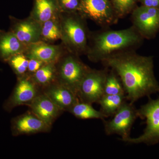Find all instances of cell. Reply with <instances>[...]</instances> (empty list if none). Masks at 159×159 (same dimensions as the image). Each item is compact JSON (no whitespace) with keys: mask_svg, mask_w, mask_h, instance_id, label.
I'll list each match as a JSON object with an SVG mask.
<instances>
[{"mask_svg":"<svg viewBox=\"0 0 159 159\" xmlns=\"http://www.w3.org/2000/svg\"><path fill=\"white\" fill-rule=\"evenodd\" d=\"M139 118L146 119V126L142 135L138 138L129 137L123 142L130 144L144 143L154 145L159 142V98H149L147 103L138 109Z\"/></svg>","mask_w":159,"mask_h":159,"instance_id":"5b68a950","label":"cell"},{"mask_svg":"<svg viewBox=\"0 0 159 159\" xmlns=\"http://www.w3.org/2000/svg\"><path fill=\"white\" fill-rule=\"evenodd\" d=\"M142 6L152 8H159V0H140Z\"/></svg>","mask_w":159,"mask_h":159,"instance_id":"4316f807","label":"cell"},{"mask_svg":"<svg viewBox=\"0 0 159 159\" xmlns=\"http://www.w3.org/2000/svg\"><path fill=\"white\" fill-rule=\"evenodd\" d=\"M57 0H33V7L30 16L42 24L61 13Z\"/></svg>","mask_w":159,"mask_h":159,"instance_id":"e0dca14e","label":"cell"},{"mask_svg":"<svg viewBox=\"0 0 159 159\" xmlns=\"http://www.w3.org/2000/svg\"><path fill=\"white\" fill-rule=\"evenodd\" d=\"M126 100L125 94L103 95L97 103L100 106L99 111L107 118L112 116Z\"/></svg>","mask_w":159,"mask_h":159,"instance_id":"d6986e66","label":"cell"},{"mask_svg":"<svg viewBox=\"0 0 159 159\" xmlns=\"http://www.w3.org/2000/svg\"><path fill=\"white\" fill-rule=\"evenodd\" d=\"M85 20L79 12H61L60 15L61 40L68 51L77 56L86 54L88 49L91 32Z\"/></svg>","mask_w":159,"mask_h":159,"instance_id":"3957f363","label":"cell"},{"mask_svg":"<svg viewBox=\"0 0 159 159\" xmlns=\"http://www.w3.org/2000/svg\"><path fill=\"white\" fill-rule=\"evenodd\" d=\"M73 116L80 119H99L105 120L106 117L99 111L92 106V104L79 100L68 111Z\"/></svg>","mask_w":159,"mask_h":159,"instance_id":"ffe728a7","label":"cell"},{"mask_svg":"<svg viewBox=\"0 0 159 159\" xmlns=\"http://www.w3.org/2000/svg\"><path fill=\"white\" fill-rule=\"evenodd\" d=\"M102 63L114 71L120 78L127 100L131 103L144 97L159 93V84L155 77L153 58L125 51L107 58Z\"/></svg>","mask_w":159,"mask_h":159,"instance_id":"6da1fadb","label":"cell"},{"mask_svg":"<svg viewBox=\"0 0 159 159\" xmlns=\"http://www.w3.org/2000/svg\"><path fill=\"white\" fill-rule=\"evenodd\" d=\"M112 116L110 120L103 121L106 134L119 135L122 141L130 137L132 127L139 117L138 109L133 103L125 101Z\"/></svg>","mask_w":159,"mask_h":159,"instance_id":"8992f818","label":"cell"},{"mask_svg":"<svg viewBox=\"0 0 159 159\" xmlns=\"http://www.w3.org/2000/svg\"><path fill=\"white\" fill-rule=\"evenodd\" d=\"M28 106L33 114L51 127L63 112L42 91Z\"/></svg>","mask_w":159,"mask_h":159,"instance_id":"5bb4252c","label":"cell"},{"mask_svg":"<svg viewBox=\"0 0 159 159\" xmlns=\"http://www.w3.org/2000/svg\"><path fill=\"white\" fill-rule=\"evenodd\" d=\"M108 68L90 69L80 84L77 96L80 101L92 104L98 102L104 95V85Z\"/></svg>","mask_w":159,"mask_h":159,"instance_id":"52a82bcc","label":"cell"},{"mask_svg":"<svg viewBox=\"0 0 159 159\" xmlns=\"http://www.w3.org/2000/svg\"><path fill=\"white\" fill-rule=\"evenodd\" d=\"M133 26L143 38L150 39L159 30V8L142 6L132 13Z\"/></svg>","mask_w":159,"mask_h":159,"instance_id":"30bf717a","label":"cell"},{"mask_svg":"<svg viewBox=\"0 0 159 159\" xmlns=\"http://www.w3.org/2000/svg\"><path fill=\"white\" fill-rule=\"evenodd\" d=\"M56 67V81L77 95L80 84L90 68L81 61L79 56L68 51L58 61Z\"/></svg>","mask_w":159,"mask_h":159,"instance_id":"277c9868","label":"cell"},{"mask_svg":"<svg viewBox=\"0 0 159 159\" xmlns=\"http://www.w3.org/2000/svg\"><path fill=\"white\" fill-rule=\"evenodd\" d=\"M125 94L120 78L111 70H108L105 83L104 95Z\"/></svg>","mask_w":159,"mask_h":159,"instance_id":"7402d4cb","label":"cell"},{"mask_svg":"<svg viewBox=\"0 0 159 159\" xmlns=\"http://www.w3.org/2000/svg\"><path fill=\"white\" fill-rule=\"evenodd\" d=\"M79 13L105 28L116 23L119 19L109 0H80Z\"/></svg>","mask_w":159,"mask_h":159,"instance_id":"ba28073f","label":"cell"},{"mask_svg":"<svg viewBox=\"0 0 159 159\" xmlns=\"http://www.w3.org/2000/svg\"><path fill=\"white\" fill-rule=\"evenodd\" d=\"M18 77L27 74L29 59L25 54H16L7 61Z\"/></svg>","mask_w":159,"mask_h":159,"instance_id":"603a6c76","label":"cell"},{"mask_svg":"<svg viewBox=\"0 0 159 159\" xmlns=\"http://www.w3.org/2000/svg\"><path fill=\"white\" fill-rule=\"evenodd\" d=\"M64 46L56 45L39 41L27 47L25 55L29 59H34L46 63L57 62L67 50Z\"/></svg>","mask_w":159,"mask_h":159,"instance_id":"4fadbf2b","label":"cell"},{"mask_svg":"<svg viewBox=\"0 0 159 159\" xmlns=\"http://www.w3.org/2000/svg\"><path fill=\"white\" fill-rule=\"evenodd\" d=\"M117 16L119 18L124 17L132 10L136 0H111Z\"/></svg>","mask_w":159,"mask_h":159,"instance_id":"cb8c5ba5","label":"cell"},{"mask_svg":"<svg viewBox=\"0 0 159 159\" xmlns=\"http://www.w3.org/2000/svg\"><path fill=\"white\" fill-rule=\"evenodd\" d=\"M27 47L11 31L0 30V59L2 61L7 62L16 54H25Z\"/></svg>","mask_w":159,"mask_h":159,"instance_id":"2e32d148","label":"cell"},{"mask_svg":"<svg viewBox=\"0 0 159 159\" xmlns=\"http://www.w3.org/2000/svg\"><path fill=\"white\" fill-rule=\"evenodd\" d=\"M11 17L10 31L23 43L29 46L41 41L42 25L29 16L22 20Z\"/></svg>","mask_w":159,"mask_h":159,"instance_id":"7c38bea8","label":"cell"},{"mask_svg":"<svg viewBox=\"0 0 159 159\" xmlns=\"http://www.w3.org/2000/svg\"><path fill=\"white\" fill-rule=\"evenodd\" d=\"M46 63L34 59H29L27 74L31 76L34 74Z\"/></svg>","mask_w":159,"mask_h":159,"instance_id":"484cf974","label":"cell"},{"mask_svg":"<svg viewBox=\"0 0 159 159\" xmlns=\"http://www.w3.org/2000/svg\"><path fill=\"white\" fill-rule=\"evenodd\" d=\"M51 129L32 112L28 111L11 119V130L14 137L49 132Z\"/></svg>","mask_w":159,"mask_h":159,"instance_id":"8fae6325","label":"cell"},{"mask_svg":"<svg viewBox=\"0 0 159 159\" xmlns=\"http://www.w3.org/2000/svg\"><path fill=\"white\" fill-rule=\"evenodd\" d=\"M61 12H79L80 0H57Z\"/></svg>","mask_w":159,"mask_h":159,"instance_id":"d4e9b609","label":"cell"},{"mask_svg":"<svg viewBox=\"0 0 159 159\" xmlns=\"http://www.w3.org/2000/svg\"><path fill=\"white\" fill-rule=\"evenodd\" d=\"M41 90L62 111H68L79 100L77 94L57 81Z\"/></svg>","mask_w":159,"mask_h":159,"instance_id":"9a60e30c","label":"cell"},{"mask_svg":"<svg viewBox=\"0 0 159 159\" xmlns=\"http://www.w3.org/2000/svg\"><path fill=\"white\" fill-rule=\"evenodd\" d=\"M144 39L133 26L120 30L90 33L86 55L92 62H102L111 56L134 51Z\"/></svg>","mask_w":159,"mask_h":159,"instance_id":"7a4b0ae2","label":"cell"},{"mask_svg":"<svg viewBox=\"0 0 159 159\" xmlns=\"http://www.w3.org/2000/svg\"><path fill=\"white\" fill-rule=\"evenodd\" d=\"M57 62L47 63L43 65L32 76L33 82L42 89L56 81Z\"/></svg>","mask_w":159,"mask_h":159,"instance_id":"ac0fdd59","label":"cell"},{"mask_svg":"<svg viewBox=\"0 0 159 159\" xmlns=\"http://www.w3.org/2000/svg\"><path fill=\"white\" fill-rule=\"evenodd\" d=\"M41 91L28 74L18 77L17 83L10 97L5 101L3 107L11 112L16 107L29 104Z\"/></svg>","mask_w":159,"mask_h":159,"instance_id":"9c48e42d","label":"cell"},{"mask_svg":"<svg viewBox=\"0 0 159 159\" xmlns=\"http://www.w3.org/2000/svg\"><path fill=\"white\" fill-rule=\"evenodd\" d=\"M61 36L60 16L42 24L41 40L46 43H52L61 39Z\"/></svg>","mask_w":159,"mask_h":159,"instance_id":"44dd1931","label":"cell"}]
</instances>
